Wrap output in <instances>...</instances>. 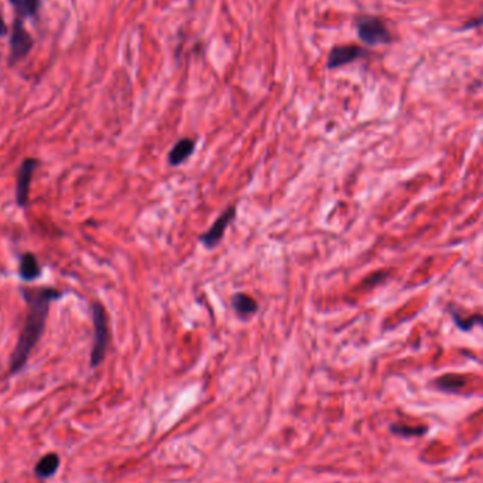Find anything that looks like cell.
<instances>
[{"mask_svg":"<svg viewBox=\"0 0 483 483\" xmlns=\"http://www.w3.org/2000/svg\"><path fill=\"white\" fill-rule=\"evenodd\" d=\"M392 433L402 436V437H421L429 433L427 427H410V426H399L393 424L392 426Z\"/></svg>","mask_w":483,"mask_h":483,"instance_id":"obj_15","label":"cell"},{"mask_svg":"<svg viewBox=\"0 0 483 483\" xmlns=\"http://www.w3.org/2000/svg\"><path fill=\"white\" fill-rule=\"evenodd\" d=\"M59 468V457L55 453H50L44 455L35 465L34 474L40 479H48L55 475Z\"/></svg>","mask_w":483,"mask_h":483,"instance_id":"obj_9","label":"cell"},{"mask_svg":"<svg viewBox=\"0 0 483 483\" xmlns=\"http://www.w3.org/2000/svg\"><path fill=\"white\" fill-rule=\"evenodd\" d=\"M6 30H7L6 23H4V20H3V17H1V14H0V35H3V34L6 33Z\"/></svg>","mask_w":483,"mask_h":483,"instance_id":"obj_17","label":"cell"},{"mask_svg":"<svg viewBox=\"0 0 483 483\" xmlns=\"http://www.w3.org/2000/svg\"><path fill=\"white\" fill-rule=\"evenodd\" d=\"M37 167V160L27 158L23 161L18 175H17V187H16V198L18 206L24 208L28 202V192H30V182Z\"/></svg>","mask_w":483,"mask_h":483,"instance_id":"obj_7","label":"cell"},{"mask_svg":"<svg viewBox=\"0 0 483 483\" xmlns=\"http://www.w3.org/2000/svg\"><path fill=\"white\" fill-rule=\"evenodd\" d=\"M355 24L359 38L368 45L389 44L393 40L386 23L376 16H361L356 18Z\"/></svg>","mask_w":483,"mask_h":483,"instance_id":"obj_3","label":"cell"},{"mask_svg":"<svg viewBox=\"0 0 483 483\" xmlns=\"http://www.w3.org/2000/svg\"><path fill=\"white\" fill-rule=\"evenodd\" d=\"M235 215H236V208H235V205L228 206L226 211H225L222 215L218 216V219L214 222V225H212L204 235H201L199 242H201L205 248H208V249L216 248V246L221 243V240H222V238H223V235H225L226 228L233 222Z\"/></svg>","mask_w":483,"mask_h":483,"instance_id":"obj_5","label":"cell"},{"mask_svg":"<svg viewBox=\"0 0 483 483\" xmlns=\"http://www.w3.org/2000/svg\"><path fill=\"white\" fill-rule=\"evenodd\" d=\"M434 385L438 390L447 393H458L465 386V379L458 375H446L438 378Z\"/></svg>","mask_w":483,"mask_h":483,"instance_id":"obj_12","label":"cell"},{"mask_svg":"<svg viewBox=\"0 0 483 483\" xmlns=\"http://www.w3.org/2000/svg\"><path fill=\"white\" fill-rule=\"evenodd\" d=\"M33 48V38L30 33L25 30L23 21L16 18L11 27L10 37V62L14 64L23 59Z\"/></svg>","mask_w":483,"mask_h":483,"instance_id":"obj_4","label":"cell"},{"mask_svg":"<svg viewBox=\"0 0 483 483\" xmlns=\"http://www.w3.org/2000/svg\"><path fill=\"white\" fill-rule=\"evenodd\" d=\"M451 317H453L455 325L464 332H470L477 325L483 327V314H474L471 317H461L457 311H451Z\"/></svg>","mask_w":483,"mask_h":483,"instance_id":"obj_13","label":"cell"},{"mask_svg":"<svg viewBox=\"0 0 483 483\" xmlns=\"http://www.w3.org/2000/svg\"><path fill=\"white\" fill-rule=\"evenodd\" d=\"M366 54L365 48L356 44H347V45H337L331 50L327 61V66L330 69H337L344 65H348Z\"/></svg>","mask_w":483,"mask_h":483,"instance_id":"obj_6","label":"cell"},{"mask_svg":"<svg viewBox=\"0 0 483 483\" xmlns=\"http://www.w3.org/2000/svg\"><path fill=\"white\" fill-rule=\"evenodd\" d=\"M14 8L21 14V16H34L38 10L40 0H8Z\"/></svg>","mask_w":483,"mask_h":483,"instance_id":"obj_14","label":"cell"},{"mask_svg":"<svg viewBox=\"0 0 483 483\" xmlns=\"http://www.w3.org/2000/svg\"><path fill=\"white\" fill-rule=\"evenodd\" d=\"M195 146L197 143L194 139H190V137L180 139L168 153V163L175 167L182 164L185 160H188L192 156Z\"/></svg>","mask_w":483,"mask_h":483,"instance_id":"obj_8","label":"cell"},{"mask_svg":"<svg viewBox=\"0 0 483 483\" xmlns=\"http://www.w3.org/2000/svg\"><path fill=\"white\" fill-rule=\"evenodd\" d=\"M481 27H483V10L478 16L470 18V20L462 25L461 30H474V28H481Z\"/></svg>","mask_w":483,"mask_h":483,"instance_id":"obj_16","label":"cell"},{"mask_svg":"<svg viewBox=\"0 0 483 483\" xmlns=\"http://www.w3.org/2000/svg\"><path fill=\"white\" fill-rule=\"evenodd\" d=\"M232 307H233L235 313L243 318L256 314L259 310L257 301L253 297H250L248 294H242V293L235 294L232 297Z\"/></svg>","mask_w":483,"mask_h":483,"instance_id":"obj_10","label":"cell"},{"mask_svg":"<svg viewBox=\"0 0 483 483\" xmlns=\"http://www.w3.org/2000/svg\"><path fill=\"white\" fill-rule=\"evenodd\" d=\"M23 296L27 303V315L10 359L11 375L20 372L24 368L31 351L44 332L50 304L54 300H58L61 297V293L54 289H24Z\"/></svg>","mask_w":483,"mask_h":483,"instance_id":"obj_1","label":"cell"},{"mask_svg":"<svg viewBox=\"0 0 483 483\" xmlns=\"http://www.w3.org/2000/svg\"><path fill=\"white\" fill-rule=\"evenodd\" d=\"M41 273L38 262L34 255L25 253L20 260V277L25 281H31L37 279Z\"/></svg>","mask_w":483,"mask_h":483,"instance_id":"obj_11","label":"cell"},{"mask_svg":"<svg viewBox=\"0 0 483 483\" xmlns=\"http://www.w3.org/2000/svg\"><path fill=\"white\" fill-rule=\"evenodd\" d=\"M92 320H93V347L91 352V366L96 368L105 359V354L109 344V327H107V314L105 307L95 301L92 303Z\"/></svg>","mask_w":483,"mask_h":483,"instance_id":"obj_2","label":"cell"}]
</instances>
